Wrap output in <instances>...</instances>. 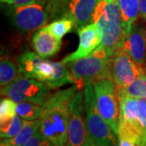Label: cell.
<instances>
[{
    "instance_id": "1",
    "label": "cell",
    "mask_w": 146,
    "mask_h": 146,
    "mask_svg": "<svg viewBox=\"0 0 146 146\" xmlns=\"http://www.w3.org/2000/svg\"><path fill=\"white\" fill-rule=\"evenodd\" d=\"M80 89L76 84L50 94L42 105L39 131L54 146H66L69 124V106Z\"/></svg>"
},
{
    "instance_id": "2",
    "label": "cell",
    "mask_w": 146,
    "mask_h": 146,
    "mask_svg": "<svg viewBox=\"0 0 146 146\" xmlns=\"http://www.w3.org/2000/svg\"><path fill=\"white\" fill-rule=\"evenodd\" d=\"M91 23L97 24L102 34V42L98 47L111 57L121 49L125 37L118 0H98Z\"/></svg>"
},
{
    "instance_id": "3",
    "label": "cell",
    "mask_w": 146,
    "mask_h": 146,
    "mask_svg": "<svg viewBox=\"0 0 146 146\" xmlns=\"http://www.w3.org/2000/svg\"><path fill=\"white\" fill-rule=\"evenodd\" d=\"M120 123L118 137L146 146V99L119 97Z\"/></svg>"
},
{
    "instance_id": "4",
    "label": "cell",
    "mask_w": 146,
    "mask_h": 146,
    "mask_svg": "<svg viewBox=\"0 0 146 146\" xmlns=\"http://www.w3.org/2000/svg\"><path fill=\"white\" fill-rule=\"evenodd\" d=\"M110 56L105 50L98 47L88 56L66 63L72 74L78 88L84 87L89 82L109 78V59Z\"/></svg>"
},
{
    "instance_id": "5",
    "label": "cell",
    "mask_w": 146,
    "mask_h": 146,
    "mask_svg": "<svg viewBox=\"0 0 146 146\" xmlns=\"http://www.w3.org/2000/svg\"><path fill=\"white\" fill-rule=\"evenodd\" d=\"M86 128L88 136L106 146H117L116 134L101 115L96 102L94 84L87 83L84 87Z\"/></svg>"
},
{
    "instance_id": "6",
    "label": "cell",
    "mask_w": 146,
    "mask_h": 146,
    "mask_svg": "<svg viewBox=\"0 0 146 146\" xmlns=\"http://www.w3.org/2000/svg\"><path fill=\"white\" fill-rule=\"evenodd\" d=\"M98 108L111 129L118 136L120 123V102L117 86L110 78H103L94 82Z\"/></svg>"
},
{
    "instance_id": "7",
    "label": "cell",
    "mask_w": 146,
    "mask_h": 146,
    "mask_svg": "<svg viewBox=\"0 0 146 146\" xmlns=\"http://www.w3.org/2000/svg\"><path fill=\"white\" fill-rule=\"evenodd\" d=\"M50 89L36 79L20 76L10 84L1 88V94L16 103L29 102L43 105L50 97Z\"/></svg>"
},
{
    "instance_id": "8",
    "label": "cell",
    "mask_w": 146,
    "mask_h": 146,
    "mask_svg": "<svg viewBox=\"0 0 146 146\" xmlns=\"http://www.w3.org/2000/svg\"><path fill=\"white\" fill-rule=\"evenodd\" d=\"M143 73H145L143 67L136 63L122 49L115 51L110 58L108 76L119 87L130 84Z\"/></svg>"
},
{
    "instance_id": "9",
    "label": "cell",
    "mask_w": 146,
    "mask_h": 146,
    "mask_svg": "<svg viewBox=\"0 0 146 146\" xmlns=\"http://www.w3.org/2000/svg\"><path fill=\"white\" fill-rule=\"evenodd\" d=\"M10 15L15 27L25 33L42 29L48 21L47 11L38 2L25 6L14 5L11 8Z\"/></svg>"
},
{
    "instance_id": "10",
    "label": "cell",
    "mask_w": 146,
    "mask_h": 146,
    "mask_svg": "<svg viewBox=\"0 0 146 146\" xmlns=\"http://www.w3.org/2000/svg\"><path fill=\"white\" fill-rule=\"evenodd\" d=\"M84 91L79 90L69 106V124L66 146H84L87 139L86 123L84 118Z\"/></svg>"
},
{
    "instance_id": "11",
    "label": "cell",
    "mask_w": 146,
    "mask_h": 146,
    "mask_svg": "<svg viewBox=\"0 0 146 146\" xmlns=\"http://www.w3.org/2000/svg\"><path fill=\"white\" fill-rule=\"evenodd\" d=\"M77 33L79 36L78 48L62 60V63L65 64L88 56L101 45L102 34L97 24H88L78 29Z\"/></svg>"
},
{
    "instance_id": "12",
    "label": "cell",
    "mask_w": 146,
    "mask_h": 146,
    "mask_svg": "<svg viewBox=\"0 0 146 146\" xmlns=\"http://www.w3.org/2000/svg\"><path fill=\"white\" fill-rule=\"evenodd\" d=\"M121 49L136 63L143 66L146 62V37L144 27L135 24L123 41Z\"/></svg>"
},
{
    "instance_id": "13",
    "label": "cell",
    "mask_w": 146,
    "mask_h": 146,
    "mask_svg": "<svg viewBox=\"0 0 146 146\" xmlns=\"http://www.w3.org/2000/svg\"><path fill=\"white\" fill-rule=\"evenodd\" d=\"M98 0H69L62 11L61 17L68 16L75 23L76 29L91 23Z\"/></svg>"
},
{
    "instance_id": "14",
    "label": "cell",
    "mask_w": 146,
    "mask_h": 146,
    "mask_svg": "<svg viewBox=\"0 0 146 146\" xmlns=\"http://www.w3.org/2000/svg\"><path fill=\"white\" fill-rule=\"evenodd\" d=\"M32 44L36 54L46 58L52 57L58 52L61 47V40H58L46 27H44L33 34Z\"/></svg>"
},
{
    "instance_id": "15",
    "label": "cell",
    "mask_w": 146,
    "mask_h": 146,
    "mask_svg": "<svg viewBox=\"0 0 146 146\" xmlns=\"http://www.w3.org/2000/svg\"><path fill=\"white\" fill-rule=\"evenodd\" d=\"M44 58L31 51H25L18 58L17 65L21 76L36 79L38 76Z\"/></svg>"
},
{
    "instance_id": "16",
    "label": "cell",
    "mask_w": 146,
    "mask_h": 146,
    "mask_svg": "<svg viewBox=\"0 0 146 146\" xmlns=\"http://www.w3.org/2000/svg\"><path fill=\"white\" fill-rule=\"evenodd\" d=\"M119 4L123 28L125 36L130 33L132 26L136 23L140 15L139 0H118Z\"/></svg>"
},
{
    "instance_id": "17",
    "label": "cell",
    "mask_w": 146,
    "mask_h": 146,
    "mask_svg": "<svg viewBox=\"0 0 146 146\" xmlns=\"http://www.w3.org/2000/svg\"><path fill=\"white\" fill-rule=\"evenodd\" d=\"M54 72L51 76L45 83L50 89H58L68 84H76L72 72L68 71V66L63 63L53 62Z\"/></svg>"
},
{
    "instance_id": "18",
    "label": "cell",
    "mask_w": 146,
    "mask_h": 146,
    "mask_svg": "<svg viewBox=\"0 0 146 146\" xmlns=\"http://www.w3.org/2000/svg\"><path fill=\"white\" fill-rule=\"evenodd\" d=\"M117 86V85H116ZM118 97H129L133 98H146V74L143 73L130 84L124 87L117 86Z\"/></svg>"
},
{
    "instance_id": "19",
    "label": "cell",
    "mask_w": 146,
    "mask_h": 146,
    "mask_svg": "<svg viewBox=\"0 0 146 146\" xmlns=\"http://www.w3.org/2000/svg\"><path fill=\"white\" fill-rule=\"evenodd\" d=\"M40 119L24 120L23 127L20 132L16 136L7 139V142L11 146H23L36 131H38L40 127Z\"/></svg>"
},
{
    "instance_id": "20",
    "label": "cell",
    "mask_w": 146,
    "mask_h": 146,
    "mask_svg": "<svg viewBox=\"0 0 146 146\" xmlns=\"http://www.w3.org/2000/svg\"><path fill=\"white\" fill-rule=\"evenodd\" d=\"M12 60L7 57L1 58L0 61V85L3 88L10 84L20 76L19 68Z\"/></svg>"
},
{
    "instance_id": "21",
    "label": "cell",
    "mask_w": 146,
    "mask_h": 146,
    "mask_svg": "<svg viewBox=\"0 0 146 146\" xmlns=\"http://www.w3.org/2000/svg\"><path fill=\"white\" fill-rule=\"evenodd\" d=\"M46 27L58 40H62L66 34L76 29L74 21L68 16L60 17Z\"/></svg>"
},
{
    "instance_id": "22",
    "label": "cell",
    "mask_w": 146,
    "mask_h": 146,
    "mask_svg": "<svg viewBox=\"0 0 146 146\" xmlns=\"http://www.w3.org/2000/svg\"><path fill=\"white\" fill-rule=\"evenodd\" d=\"M42 113V105L29 102L16 103V115L24 120H35L40 119Z\"/></svg>"
},
{
    "instance_id": "23",
    "label": "cell",
    "mask_w": 146,
    "mask_h": 146,
    "mask_svg": "<svg viewBox=\"0 0 146 146\" xmlns=\"http://www.w3.org/2000/svg\"><path fill=\"white\" fill-rule=\"evenodd\" d=\"M24 123L18 115H16L12 119L3 123H0V136L2 139H11L16 136L21 130Z\"/></svg>"
},
{
    "instance_id": "24",
    "label": "cell",
    "mask_w": 146,
    "mask_h": 146,
    "mask_svg": "<svg viewBox=\"0 0 146 146\" xmlns=\"http://www.w3.org/2000/svg\"><path fill=\"white\" fill-rule=\"evenodd\" d=\"M16 115V102L6 97L0 102V123L12 119Z\"/></svg>"
},
{
    "instance_id": "25",
    "label": "cell",
    "mask_w": 146,
    "mask_h": 146,
    "mask_svg": "<svg viewBox=\"0 0 146 146\" xmlns=\"http://www.w3.org/2000/svg\"><path fill=\"white\" fill-rule=\"evenodd\" d=\"M23 146H54L38 131Z\"/></svg>"
},
{
    "instance_id": "26",
    "label": "cell",
    "mask_w": 146,
    "mask_h": 146,
    "mask_svg": "<svg viewBox=\"0 0 146 146\" xmlns=\"http://www.w3.org/2000/svg\"><path fill=\"white\" fill-rule=\"evenodd\" d=\"M69 0H54L51 16L52 18H60L62 11Z\"/></svg>"
},
{
    "instance_id": "27",
    "label": "cell",
    "mask_w": 146,
    "mask_h": 146,
    "mask_svg": "<svg viewBox=\"0 0 146 146\" xmlns=\"http://www.w3.org/2000/svg\"><path fill=\"white\" fill-rule=\"evenodd\" d=\"M118 138H119V146H140L135 142L129 141L125 138L123 137H118Z\"/></svg>"
},
{
    "instance_id": "28",
    "label": "cell",
    "mask_w": 146,
    "mask_h": 146,
    "mask_svg": "<svg viewBox=\"0 0 146 146\" xmlns=\"http://www.w3.org/2000/svg\"><path fill=\"white\" fill-rule=\"evenodd\" d=\"M140 1V15L146 21V0H139Z\"/></svg>"
},
{
    "instance_id": "29",
    "label": "cell",
    "mask_w": 146,
    "mask_h": 146,
    "mask_svg": "<svg viewBox=\"0 0 146 146\" xmlns=\"http://www.w3.org/2000/svg\"><path fill=\"white\" fill-rule=\"evenodd\" d=\"M37 0H13V4L16 6L29 5L36 3Z\"/></svg>"
},
{
    "instance_id": "30",
    "label": "cell",
    "mask_w": 146,
    "mask_h": 146,
    "mask_svg": "<svg viewBox=\"0 0 146 146\" xmlns=\"http://www.w3.org/2000/svg\"><path fill=\"white\" fill-rule=\"evenodd\" d=\"M84 146H106L104 145H102V144H99L98 142L93 140L90 136H89L87 135V139H86V141H85V144Z\"/></svg>"
},
{
    "instance_id": "31",
    "label": "cell",
    "mask_w": 146,
    "mask_h": 146,
    "mask_svg": "<svg viewBox=\"0 0 146 146\" xmlns=\"http://www.w3.org/2000/svg\"><path fill=\"white\" fill-rule=\"evenodd\" d=\"M0 146H11L7 142V139H3V140H2L1 141V142H0Z\"/></svg>"
},
{
    "instance_id": "32",
    "label": "cell",
    "mask_w": 146,
    "mask_h": 146,
    "mask_svg": "<svg viewBox=\"0 0 146 146\" xmlns=\"http://www.w3.org/2000/svg\"><path fill=\"white\" fill-rule=\"evenodd\" d=\"M1 2L7 3V4H13V0H1Z\"/></svg>"
},
{
    "instance_id": "33",
    "label": "cell",
    "mask_w": 146,
    "mask_h": 146,
    "mask_svg": "<svg viewBox=\"0 0 146 146\" xmlns=\"http://www.w3.org/2000/svg\"><path fill=\"white\" fill-rule=\"evenodd\" d=\"M145 72H146V68H145Z\"/></svg>"
},
{
    "instance_id": "34",
    "label": "cell",
    "mask_w": 146,
    "mask_h": 146,
    "mask_svg": "<svg viewBox=\"0 0 146 146\" xmlns=\"http://www.w3.org/2000/svg\"><path fill=\"white\" fill-rule=\"evenodd\" d=\"M145 37H146V31H145Z\"/></svg>"
},
{
    "instance_id": "35",
    "label": "cell",
    "mask_w": 146,
    "mask_h": 146,
    "mask_svg": "<svg viewBox=\"0 0 146 146\" xmlns=\"http://www.w3.org/2000/svg\"><path fill=\"white\" fill-rule=\"evenodd\" d=\"M145 98V99H146V98Z\"/></svg>"
}]
</instances>
